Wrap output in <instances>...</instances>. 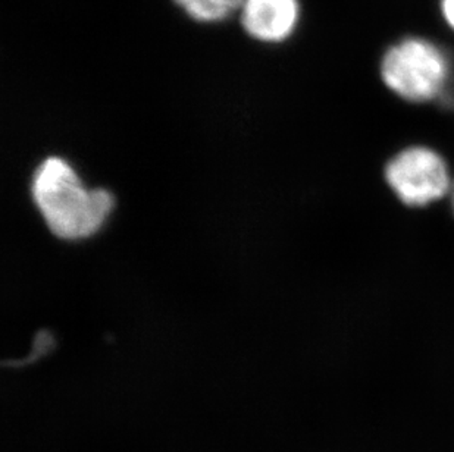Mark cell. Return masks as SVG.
<instances>
[{"label": "cell", "mask_w": 454, "mask_h": 452, "mask_svg": "<svg viewBox=\"0 0 454 452\" xmlns=\"http://www.w3.org/2000/svg\"><path fill=\"white\" fill-rule=\"evenodd\" d=\"M31 191L49 230L59 238L95 234L115 205L106 190H86L62 159L49 158L35 169Z\"/></svg>", "instance_id": "obj_1"}, {"label": "cell", "mask_w": 454, "mask_h": 452, "mask_svg": "<svg viewBox=\"0 0 454 452\" xmlns=\"http://www.w3.org/2000/svg\"><path fill=\"white\" fill-rule=\"evenodd\" d=\"M449 66L442 51L422 39H406L387 51L382 80L400 97L425 102L446 84Z\"/></svg>", "instance_id": "obj_2"}, {"label": "cell", "mask_w": 454, "mask_h": 452, "mask_svg": "<svg viewBox=\"0 0 454 452\" xmlns=\"http://www.w3.org/2000/svg\"><path fill=\"white\" fill-rule=\"evenodd\" d=\"M387 181L400 200L409 206L428 205L450 188L446 163L433 150L407 149L387 167Z\"/></svg>", "instance_id": "obj_3"}, {"label": "cell", "mask_w": 454, "mask_h": 452, "mask_svg": "<svg viewBox=\"0 0 454 452\" xmlns=\"http://www.w3.org/2000/svg\"><path fill=\"white\" fill-rule=\"evenodd\" d=\"M299 19L297 0H243L241 26L253 39L283 42Z\"/></svg>", "instance_id": "obj_4"}, {"label": "cell", "mask_w": 454, "mask_h": 452, "mask_svg": "<svg viewBox=\"0 0 454 452\" xmlns=\"http://www.w3.org/2000/svg\"><path fill=\"white\" fill-rule=\"evenodd\" d=\"M185 13L200 22L223 21L241 8L243 0H174Z\"/></svg>", "instance_id": "obj_5"}, {"label": "cell", "mask_w": 454, "mask_h": 452, "mask_svg": "<svg viewBox=\"0 0 454 452\" xmlns=\"http://www.w3.org/2000/svg\"><path fill=\"white\" fill-rule=\"evenodd\" d=\"M442 12L447 24L454 30V0H442Z\"/></svg>", "instance_id": "obj_6"}, {"label": "cell", "mask_w": 454, "mask_h": 452, "mask_svg": "<svg viewBox=\"0 0 454 452\" xmlns=\"http://www.w3.org/2000/svg\"><path fill=\"white\" fill-rule=\"evenodd\" d=\"M453 207H454V188H453Z\"/></svg>", "instance_id": "obj_7"}]
</instances>
